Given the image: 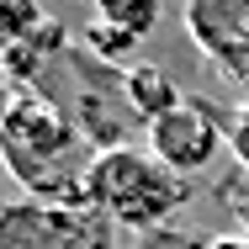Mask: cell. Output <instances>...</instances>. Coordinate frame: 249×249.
I'll return each instance as SVG.
<instances>
[{"label":"cell","instance_id":"cell-1","mask_svg":"<svg viewBox=\"0 0 249 249\" xmlns=\"http://www.w3.org/2000/svg\"><path fill=\"white\" fill-rule=\"evenodd\" d=\"M90 159L96 154L80 138L74 117L37 85H16L0 101V164L16 175L21 196L90 207V196H85Z\"/></svg>","mask_w":249,"mask_h":249},{"label":"cell","instance_id":"cell-2","mask_svg":"<svg viewBox=\"0 0 249 249\" xmlns=\"http://www.w3.org/2000/svg\"><path fill=\"white\" fill-rule=\"evenodd\" d=\"M85 196L117 228L154 233V228H170V217L191 201V186H186V175L164 170L149 149H133L127 143V149H106V154L90 159Z\"/></svg>","mask_w":249,"mask_h":249},{"label":"cell","instance_id":"cell-3","mask_svg":"<svg viewBox=\"0 0 249 249\" xmlns=\"http://www.w3.org/2000/svg\"><path fill=\"white\" fill-rule=\"evenodd\" d=\"M0 249H117V223L96 207L21 196L0 207Z\"/></svg>","mask_w":249,"mask_h":249},{"label":"cell","instance_id":"cell-4","mask_svg":"<svg viewBox=\"0 0 249 249\" xmlns=\"http://www.w3.org/2000/svg\"><path fill=\"white\" fill-rule=\"evenodd\" d=\"M180 27L223 80L244 85L249 101V0H186Z\"/></svg>","mask_w":249,"mask_h":249},{"label":"cell","instance_id":"cell-5","mask_svg":"<svg viewBox=\"0 0 249 249\" xmlns=\"http://www.w3.org/2000/svg\"><path fill=\"white\" fill-rule=\"evenodd\" d=\"M143 133H149V154L164 170H175V175L207 170V164L217 159V149H223V138H228V127H223L201 101H180L175 111H164Z\"/></svg>","mask_w":249,"mask_h":249},{"label":"cell","instance_id":"cell-6","mask_svg":"<svg viewBox=\"0 0 249 249\" xmlns=\"http://www.w3.org/2000/svg\"><path fill=\"white\" fill-rule=\"evenodd\" d=\"M122 101H127V111L149 127V122H159L164 111H175L180 106V85L159 69V64H149V58H138L133 69H122Z\"/></svg>","mask_w":249,"mask_h":249},{"label":"cell","instance_id":"cell-7","mask_svg":"<svg viewBox=\"0 0 249 249\" xmlns=\"http://www.w3.org/2000/svg\"><path fill=\"white\" fill-rule=\"evenodd\" d=\"M80 48L90 53V58H101V64H111L117 74L138 64V58H133L138 37H133V32H122V27H111V21H96V16H90V27L80 32Z\"/></svg>","mask_w":249,"mask_h":249},{"label":"cell","instance_id":"cell-8","mask_svg":"<svg viewBox=\"0 0 249 249\" xmlns=\"http://www.w3.org/2000/svg\"><path fill=\"white\" fill-rule=\"evenodd\" d=\"M96 5V21H111L122 32H133L138 43L159 27V0H90Z\"/></svg>","mask_w":249,"mask_h":249},{"label":"cell","instance_id":"cell-9","mask_svg":"<svg viewBox=\"0 0 249 249\" xmlns=\"http://www.w3.org/2000/svg\"><path fill=\"white\" fill-rule=\"evenodd\" d=\"M53 16L37 5V0H0V48L11 43H32Z\"/></svg>","mask_w":249,"mask_h":249},{"label":"cell","instance_id":"cell-10","mask_svg":"<svg viewBox=\"0 0 249 249\" xmlns=\"http://www.w3.org/2000/svg\"><path fill=\"white\" fill-rule=\"evenodd\" d=\"M133 249H207V239L196 233H180V228H154V233H138Z\"/></svg>","mask_w":249,"mask_h":249},{"label":"cell","instance_id":"cell-11","mask_svg":"<svg viewBox=\"0 0 249 249\" xmlns=\"http://www.w3.org/2000/svg\"><path fill=\"white\" fill-rule=\"evenodd\" d=\"M223 127H228V149H233V159H239V170L249 175V101L223 122Z\"/></svg>","mask_w":249,"mask_h":249},{"label":"cell","instance_id":"cell-12","mask_svg":"<svg viewBox=\"0 0 249 249\" xmlns=\"http://www.w3.org/2000/svg\"><path fill=\"white\" fill-rule=\"evenodd\" d=\"M207 249H249V233H217L207 239Z\"/></svg>","mask_w":249,"mask_h":249},{"label":"cell","instance_id":"cell-13","mask_svg":"<svg viewBox=\"0 0 249 249\" xmlns=\"http://www.w3.org/2000/svg\"><path fill=\"white\" fill-rule=\"evenodd\" d=\"M0 85H5V69H0Z\"/></svg>","mask_w":249,"mask_h":249},{"label":"cell","instance_id":"cell-14","mask_svg":"<svg viewBox=\"0 0 249 249\" xmlns=\"http://www.w3.org/2000/svg\"><path fill=\"white\" fill-rule=\"evenodd\" d=\"M0 170H5V164H0Z\"/></svg>","mask_w":249,"mask_h":249}]
</instances>
